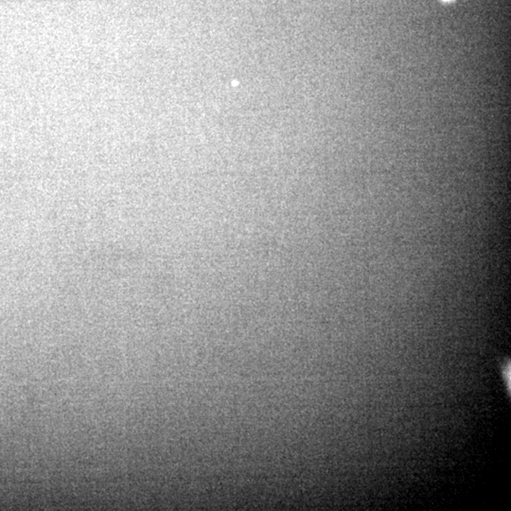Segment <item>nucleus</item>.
<instances>
[{
	"label": "nucleus",
	"instance_id": "1",
	"mask_svg": "<svg viewBox=\"0 0 511 511\" xmlns=\"http://www.w3.org/2000/svg\"><path fill=\"white\" fill-rule=\"evenodd\" d=\"M443 1H450V0H443Z\"/></svg>",
	"mask_w": 511,
	"mask_h": 511
}]
</instances>
